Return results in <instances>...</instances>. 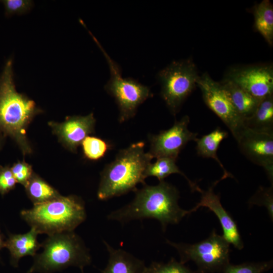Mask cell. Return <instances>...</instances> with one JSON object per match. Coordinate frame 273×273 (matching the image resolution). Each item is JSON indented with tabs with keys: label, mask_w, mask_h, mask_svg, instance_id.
Wrapping results in <instances>:
<instances>
[{
	"label": "cell",
	"mask_w": 273,
	"mask_h": 273,
	"mask_svg": "<svg viewBox=\"0 0 273 273\" xmlns=\"http://www.w3.org/2000/svg\"><path fill=\"white\" fill-rule=\"evenodd\" d=\"M131 202L109 214L107 219L125 223L135 219L158 220L165 231L169 224H177L192 213L181 209L178 204L179 194L172 185L164 180L155 186L144 184L137 189Z\"/></svg>",
	"instance_id": "1"
},
{
	"label": "cell",
	"mask_w": 273,
	"mask_h": 273,
	"mask_svg": "<svg viewBox=\"0 0 273 273\" xmlns=\"http://www.w3.org/2000/svg\"><path fill=\"white\" fill-rule=\"evenodd\" d=\"M42 112L33 100L17 91L13 61L9 59L0 75V134L12 138L24 155L31 154L27 128L34 117Z\"/></svg>",
	"instance_id": "2"
},
{
	"label": "cell",
	"mask_w": 273,
	"mask_h": 273,
	"mask_svg": "<svg viewBox=\"0 0 273 273\" xmlns=\"http://www.w3.org/2000/svg\"><path fill=\"white\" fill-rule=\"evenodd\" d=\"M145 144L138 142L120 150L115 158L101 172L98 198L106 200L130 192L139 184H145L146 171L153 157L145 152Z\"/></svg>",
	"instance_id": "3"
},
{
	"label": "cell",
	"mask_w": 273,
	"mask_h": 273,
	"mask_svg": "<svg viewBox=\"0 0 273 273\" xmlns=\"http://www.w3.org/2000/svg\"><path fill=\"white\" fill-rule=\"evenodd\" d=\"M20 216L38 234L72 232L86 218L84 202L76 195L60 196L23 209Z\"/></svg>",
	"instance_id": "4"
},
{
	"label": "cell",
	"mask_w": 273,
	"mask_h": 273,
	"mask_svg": "<svg viewBox=\"0 0 273 273\" xmlns=\"http://www.w3.org/2000/svg\"><path fill=\"white\" fill-rule=\"evenodd\" d=\"M43 251L36 254L27 273H53L73 266L83 269L92 257L83 241L74 231L48 236L41 243Z\"/></svg>",
	"instance_id": "5"
},
{
	"label": "cell",
	"mask_w": 273,
	"mask_h": 273,
	"mask_svg": "<svg viewBox=\"0 0 273 273\" xmlns=\"http://www.w3.org/2000/svg\"><path fill=\"white\" fill-rule=\"evenodd\" d=\"M101 50L109 65L110 77L104 86L105 90L113 97L119 109L118 120L122 123L133 118L138 107L153 96L149 87L131 77L123 78L119 65L112 59L98 40L90 32Z\"/></svg>",
	"instance_id": "6"
},
{
	"label": "cell",
	"mask_w": 273,
	"mask_h": 273,
	"mask_svg": "<svg viewBox=\"0 0 273 273\" xmlns=\"http://www.w3.org/2000/svg\"><path fill=\"white\" fill-rule=\"evenodd\" d=\"M166 243L177 250L181 263L194 261L198 267L197 272L222 271L230 263V244L215 230L207 239L194 244L176 243L168 240Z\"/></svg>",
	"instance_id": "7"
},
{
	"label": "cell",
	"mask_w": 273,
	"mask_h": 273,
	"mask_svg": "<svg viewBox=\"0 0 273 273\" xmlns=\"http://www.w3.org/2000/svg\"><path fill=\"white\" fill-rule=\"evenodd\" d=\"M199 77L196 66L191 59L174 61L158 73L161 96L174 116L195 88Z\"/></svg>",
	"instance_id": "8"
},
{
	"label": "cell",
	"mask_w": 273,
	"mask_h": 273,
	"mask_svg": "<svg viewBox=\"0 0 273 273\" xmlns=\"http://www.w3.org/2000/svg\"><path fill=\"white\" fill-rule=\"evenodd\" d=\"M197 86L206 106L221 119L236 140L246 126L221 83L213 80L206 72L199 76Z\"/></svg>",
	"instance_id": "9"
},
{
	"label": "cell",
	"mask_w": 273,
	"mask_h": 273,
	"mask_svg": "<svg viewBox=\"0 0 273 273\" xmlns=\"http://www.w3.org/2000/svg\"><path fill=\"white\" fill-rule=\"evenodd\" d=\"M190 117L185 115L167 130L148 136L150 150L153 158L170 157L177 159L181 151L190 141H196L198 133L188 128Z\"/></svg>",
	"instance_id": "10"
},
{
	"label": "cell",
	"mask_w": 273,
	"mask_h": 273,
	"mask_svg": "<svg viewBox=\"0 0 273 273\" xmlns=\"http://www.w3.org/2000/svg\"><path fill=\"white\" fill-rule=\"evenodd\" d=\"M241 153L253 163L262 167L273 180V132L246 127L236 140Z\"/></svg>",
	"instance_id": "11"
},
{
	"label": "cell",
	"mask_w": 273,
	"mask_h": 273,
	"mask_svg": "<svg viewBox=\"0 0 273 273\" xmlns=\"http://www.w3.org/2000/svg\"><path fill=\"white\" fill-rule=\"evenodd\" d=\"M225 78L259 100L273 94V68L270 64L233 68Z\"/></svg>",
	"instance_id": "12"
},
{
	"label": "cell",
	"mask_w": 273,
	"mask_h": 273,
	"mask_svg": "<svg viewBox=\"0 0 273 273\" xmlns=\"http://www.w3.org/2000/svg\"><path fill=\"white\" fill-rule=\"evenodd\" d=\"M95 123L93 113H90L86 116L67 117L61 123L51 121L48 124L59 142L70 151L76 152L84 139L94 133Z\"/></svg>",
	"instance_id": "13"
},
{
	"label": "cell",
	"mask_w": 273,
	"mask_h": 273,
	"mask_svg": "<svg viewBox=\"0 0 273 273\" xmlns=\"http://www.w3.org/2000/svg\"><path fill=\"white\" fill-rule=\"evenodd\" d=\"M220 180L221 179L214 182L207 191L201 189L200 192L201 200L191 211L195 212L201 207L208 208L219 219L223 231V237L230 244H232L236 248L241 250L244 247V244L236 222L222 206L219 195L216 194L213 191L215 186Z\"/></svg>",
	"instance_id": "14"
},
{
	"label": "cell",
	"mask_w": 273,
	"mask_h": 273,
	"mask_svg": "<svg viewBox=\"0 0 273 273\" xmlns=\"http://www.w3.org/2000/svg\"><path fill=\"white\" fill-rule=\"evenodd\" d=\"M38 232L33 228L25 234H8L5 241V247L10 253V263L16 267L20 259L25 256L34 257L41 247V243L37 241Z\"/></svg>",
	"instance_id": "15"
},
{
	"label": "cell",
	"mask_w": 273,
	"mask_h": 273,
	"mask_svg": "<svg viewBox=\"0 0 273 273\" xmlns=\"http://www.w3.org/2000/svg\"><path fill=\"white\" fill-rule=\"evenodd\" d=\"M109 253L107 265L101 273H143L145 262L121 249H115L103 241Z\"/></svg>",
	"instance_id": "16"
},
{
	"label": "cell",
	"mask_w": 273,
	"mask_h": 273,
	"mask_svg": "<svg viewBox=\"0 0 273 273\" xmlns=\"http://www.w3.org/2000/svg\"><path fill=\"white\" fill-rule=\"evenodd\" d=\"M220 83L244 122L250 118L255 111L261 100L254 97L228 79L225 78Z\"/></svg>",
	"instance_id": "17"
},
{
	"label": "cell",
	"mask_w": 273,
	"mask_h": 273,
	"mask_svg": "<svg viewBox=\"0 0 273 273\" xmlns=\"http://www.w3.org/2000/svg\"><path fill=\"white\" fill-rule=\"evenodd\" d=\"M228 132L224 130L217 127L210 133L200 138H197L196 142V150L199 156L212 158L215 160L222 169L223 174L222 180L227 177H233V176L224 168L217 155L221 142L228 138Z\"/></svg>",
	"instance_id": "18"
},
{
	"label": "cell",
	"mask_w": 273,
	"mask_h": 273,
	"mask_svg": "<svg viewBox=\"0 0 273 273\" xmlns=\"http://www.w3.org/2000/svg\"><path fill=\"white\" fill-rule=\"evenodd\" d=\"M244 123L255 130L273 132V94L260 100L253 115Z\"/></svg>",
	"instance_id": "19"
},
{
	"label": "cell",
	"mask_w": 273,
	"mask_h": 273,
	"mask_svg": "<svg viewBox=\"0 0 273 273\" xmlns=\"http://www.w3.org/2000/svg\"><path fill=\"white\" fill-rule=\"evenodd\" d=\"M254 27L268 44H273V7L268 0H263L254 6Z\"/></svg>",
	"instance_id": "20"
},
{
	"label": "cell",
	"mask_w": 273,
	"mask_h": 273,
	"mask_svg": "<svg viewBox=\"0 0 273 273\" xmlns=\"http://www.w3.org/2000/svg\"><path fill=\"white\" fill-rule=\"evenodd\" d=\"M156 159L155 162L151 163L148 166L146 171V178L154 176L160 181L164 180L171 174L177 173L181 174L187 179L192 191H201V189L179 169L176 164V159L170 157H160Z\"/></svg>",
	"instance_id": "21"
},
{
	"label": "cell",
	"mask_w": 273,
	"mask_h": 273,
	"mask_svg": "<svg viewBox=\"0 0 273 273\" xmlns=\"http://www.w3.org/2000/svg\"><path fill=\"white\" fill-rule=\"evenodd\" d=\"M24 188L26 195L33 204L47 202L61 196L55 188L34 172Z\"/></svg>",
	"instance_id": "22"
},
{
	"label": "cell",
	"mask_w": 273,
	"mask_h": 273,
	"mask_svg": "<svg viewBox=\"0 0 273 273\" xmlns=\"http://www.w3.org/2000/svg\"><path fill=\"white\" fill-rule=\"evenodd\" d=\"M81 145L84 157L92 161L101 159L112 148V145L108 141L89 135L84 139Z\"/></svg>",
	"instance_id": "23"
},
{
	"label": "cell",
	"mask_w": 273,
	"mask_h": 273,
	"mask_svg": "<svg viewBox=\"0 0 273 273\" xmlns=\"http://www.w3.org/2000/svg\"><path fill=\"white\" fill-rule=\"evenodd\" d=\"M143 273H196L180 262L172 258L166 263L152 262L146 266Z\"/></svg>",
	"instance_id": "24"
},
{
	"label": "cell",
	"mask_w": 273,
	"mask_h": 273,
	"mask_svg": "<svg viewBox=\"0 0 273 273\" xmlns=\"http://www.w3.org/2000/svg\"><path fill=\"white\" fill-rule=\"evenodd\" d=\"M272 267V261L261 262H245L238 265L230 263L225 266L223 273H263Z\"/></svg>",
	"instance_id": "25"
},
{
	"label": "cell",
	"mask_w": 273,
	"mask_h": 273,
	"mask_svg": "<svg viewBox=\"0 0 273 273\" xmlns=\"http://www.w3.org/2000/svg\"><path fill=\"white\" fill-rule=\"evenodd\" d=\"M250 206L253 205L265 207L270 219H273V186L269 188L260 187L248 201Z\"/></svg>",
	"instance_id": "26"
},
{
	"label": "cell",
	"mask_w": 273,
	"mask_h": 273,
	"mask_svg": "<svg viewBox=\"0 0 273 273\" xmlns=\"http://www.w3.org/2000/svg\"><path fill=\"white\" fill-rule=\"evenodd\" d=\"M0 2L4 6L7 16L26 13L33 5V2L28 0H3Z\"/></svg>",
	"instance_id": "27"
},
{
	"label": "cell",
	"mask_w": 273,
	"mask_h": 273,
	"mask_svg": "<svg viewBox=\"0 0 273 273\" xmlns=\"http://www.w3.org/2000/svg\"><path fill=\"white\" fill-rule=\"evenodd\" d=\"M12 172L17 181L25 187L34 172L31 165L24 161H18L11 167Z\"/></svg>",
	"instance_id": "28"
},
{
	"label": "cell",
	"mask_w": 273,
	"mask_h": 273,
	"mask_svg": "<svg viewBox=\"0 0 273 273\" xmlns=\"http://www.w3.org/2000/svg\"><path fill=\"white\" fill-rule=\"evenodd\" d=\"M17 183L11 168L0 166V194H7L15 189Z\"/></svg>",
	"instance_id": "29"
},
{
	"label": "cell",
	"mask_w": 273,
	"mask_h": 273,
	"mask_svg": "<svg viewBox=\"0 0 273 273\" xmlns=\"http://www.w3.org/2000/svg\"><path fill=\"white\" fill-rule=\"evenodd\" d=\"M5 241H4V235L1 233L0 230V251L3 247H5Z\"/></svg>",
	"instance_id": "30"
},
{
	"label": "cell",
	"mask_w": 273,
	"mask_h": 273,
	"mask_svg": "<svg viewBox=\"0 0 273 273\" xmlns=\"http://www.w3.org/2000/svg\"><path fill=\"white\" fill-rule=\"evenodd\" d=\"M80 270H81V273H84V272H83V269H81Z\"/></svg>",
	"instance_id": "31"
}]
</instances>
